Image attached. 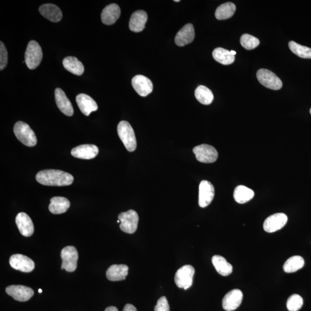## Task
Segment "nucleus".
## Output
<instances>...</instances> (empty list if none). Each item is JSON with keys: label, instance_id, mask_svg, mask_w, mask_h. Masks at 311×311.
Returning a JSON list of instances; mask_svg holds the SVG:
<instances>
[{"label": "nucleus", "instance_id": "nucleus-1", "mask_svg": "<svg viewBox=\"0 0 311 311\" xmlns=\"http://www.w3.org/2000/svg\"><path fill=\"white\" fill-rule=\"evenodd\" d=\"M36 179L44 186H65L72 184L74 178L71 174L63 171L45 170L37 174Z\"/></svg>", "mask_w": 311, "mask_h": 311}, {"label": "nucleus", "instance_id": "nucleus-2", "mask_svg": "<svg viewBox=\"0 0 311 311\" xmlns=\"http://www.w3.org/2000/svg\"><path fill=\"white\" fill-rule=\"evenodd\" d=\"M117 131L119 137L126 149L129 152H133L137 148V140L133 129L128 122L123 121L118 125Z\"/></svg>", "mask_w": 311, "mask_h": 311}, {"label": "nucleus", "instance_id": "nucleus-3", "mask_svg": "<svg viewBox=\"0 0 311 311\" xmlns=\"http://www.w3.org/2000/svg\"><path fill=\"white\" fill-rule=\"evenodd\" d=\"M13 132L17 138L24 145L33 147L37 145L36 135L30 126L25 122H16L14 126Z\"/></svg>", "mask_w": 311, "mask_h": 311}, {"label": "nucleus", "instance_id": "nucleus-4", "mask_svg": "<svg viewBox=\"0 0 311 311\" xmlns=\"http://www.w3.org/2000/svg\"><path fill=\"white\" fill-rule=\"evenodd\" d=\"M43 58V52L39 44L31 41L28 44L25 52V62L30 69H36L41 64Z\"/></svg>", "mask_w": 311, "mask_h": 311}, {"label": "nucleus", "instance_id": "nucleus-5", "mask_svg": "<svg viewBox=\"0 0 311 311\" xmlns=\"http://www.w3.org/2000/svg\"><path fill=\"white\" fill-rule=\"evenodd\" d=\"M118 220L121 221L120 227L122 231L132 234L137 230L139 217L134 210H129L128 212L120 213L118 216Z\"/></svg>", "mask_w": 311, "mask_h": 311}, {"label": "nucleus", "instance_id": "nucleus-6", "mask_svg": "<svg viewBox=\"0 0 311 311\" xmlns=\"http://www.w3.org/2000/svg\"><path fill=\"white\" fill-rule=\"evenodd\" d=\"M194 274L195 269L192 266H183L177 271L175 275V282L178 288L186 290L193 284Z\"/></svg>", "mask_w": 311, "mask_h": 311}, {"label": "nucleus", "instance_id": "nucleus-7", "mask_svg": "<svg viewBox=\"0 0 311 311\" xmlns=\"http://www.w3.org/2000/svg\"><path fill=\"white\" fill-rule=\"evenodd\" d=\"M257 78L262 86L268 89L279 90L282 87L281 79L268 69H260L257 73Z\"/></svg>", "mask_w": 311, "mask_h": 311}, {"label": "nucleus", "instance_id": "nucleus-8", "mask_svg": "<svg viewBox=\"0 0 311 311\" xmlns=\"http://www.w3.org/2000/svg\"><path fill=\"white\" fill-rule=\"evenodd\" d=\"M61 257L62 260L61 269L68 272L76 270L78 266L79 254L74 246L65 247L61 251Z\"/></svg>", "mask_w": 311, "mask_h": 311}, {"label": "nucleus", "instance_id": "nucleus-9", "mask_svg": "<svg viewBox=\"0 0 311 311\" xmlns=\"http://www.w3.org/2000/svg\"><path fill=\"white\" fill-rule=\"evenodd\" d=\"M193 152L197 160L201 163H212L218 158V152L213 146L202 144L195 146Z\"/></svg>", "mask_w": 311, "mask_h": 311}, {"label": "nucleus", "instance_id": "nucleus-10", "mask_svg": "<svg viewBox=\"0 0 311 311\" xmlns=\"http://www.w3.org/2000/svg\"><path fill=\"white\" fill-rule=\"evenodd\" d=\"M287 222L288 217L284 213H275L265 220L264 229L266 232L273 233L282 229Z\"/></svg>", "mask_w": 311, "mask_h": 311}, {"label": "nucleus", "instance_id": "nucleus-11", "mask_svg": "<svg viewBox=\"0 0 311 311\" xmlns=\"http://www.w3.org/2000/svg\"><path fill=\"white\" fill-rule=\"evenodd\" d=\"M215 188L208 180H202L199 186V205L201 208L207 207L215 197Z\"/></svg>", "mask_w": 311, "mask_h": 311}, {"label": "nucleus", "instance_id": "nucleus-12", "mask_svg": "<svg viewBox=\"0 0 311 311\" xmlns=\"http://www.w3.org/2000/svg\"><path fill=\"white\" fill-rule=\"evenodd\" d=\"M10 267L15 270L24 272L32 271L35 268V263L30 258L22 254H14L9 259Z\"/></svg>", "mask_w": 311, "mask_h": 311}, {"label": "nucleus", "instance_id": "nucleus-13", "mask_svg": "<svg viewBox=\"0 0 311 311\" xmlns=\"http://www.w3.org/2000/svg\"><path fill=\"white\" fill-rule=\"evenodd\" d=\"M6 293L18 302H27L34 295L33 290L23 285H10L6 288Z\"/></svg>", "mask_w": 311, "mask_h": 311}, {"label": "nucleus", "instance_id": "nucleus-14", "mask_svg": "<svg viewBox=\"0 0 311 311\" xmlns=\"http://www.w3.org/2000/svg\"><path fill=\"white\" fill-rule=\"evenodd\" d=\"M243 295L239 289H233L223 297L222 307L226 311L236 310L242 302Z\"/></svg>", "mask_w": 311, "mask_h": 311}, {"label": "nucleus", "instance_id": "nucleus-15", "mask_svg": "<svg viewBox=\"0 0 311 311\" xmlns=\"http://www.w3.org/2000/svg\"><path fill=\"white\" fill-rule=\"evenodd\" d=\"M132 86L136 92L142 97L148 96L153 90L151 80L142 75H137L132 80Z\"/></svg>", "mask_w": 311, "mask_h": 311}, {"label": "nucleus", "instance_id": "nucleus-16", "mask_svg": "<svg viewBox=\"0 0 311 311\" xmlns=\"http://www.w3.org/2000/svg\"><path fill=\"white\" fill-rule=\"evenodd\" d=\"M99 149L95 145L85 144L73 148L71 154L76 158L90 160L95 158L98 154Z\"/></svg>", "mask_w": 311, "mask_h": 311}, {"label": "nucleus", "instance_id": "nucleus-17", "mask_svg": "<svg viewBox=\"0 0 311 311\" xmlns=\"http://www.w3.org/2000/svg\"><path fill=\"white\" fill-rule=\"evenodd\" d=\"M16 223L22 235L26 237L33 235L34 232V223L26 213H19L16 218Z\"/></svg>", "mask_w": 311, "mask_h": 311}, {"label": "nucleus", "instance_id": "nucleus-18", "mask_svg": "<svg viewBox=\"0 0 311 311\" xmlns=\"http://www.w3.org/2000/svg\"><path fill=\"white\" fill-rule=\"evenodd\" d=\"M55 99L56 104L59 109L67 116L71 117L74 113V110L71 102L64 90L61 89H56L55 90Z\"/></svg>", "mask_w": 311, "mask_h": 311}, {"label": "nucleus", "instance_id": "nucleus-19", "mask_svg": "<svg viewBox=\"0 0 311 311\" xmlns=\"http://www.w3.org/2000/svg\"><path fill=\"white\" fill-rule=\"evenodd\" d=\"M195 31L193 24H187L177 34L175 43L178 46H184L193 41Z\"/></svg>", "mask_w": 311, "mask_h": 311}, {"label": "nucleus", "instance_id": "nucleus-20", "mask_svg": "<svg viewBox=\"0 0 311 311\" xmlns=\"http://www.w3.org/2000/svg\"><path fill=\"white\" fill-rule=\"evenodd\" d=\"M76 100L80 111L86 116H89L92 112L96 111L98 108L95 101L86 94H79L76 96Z\"/></svg>", "mask_w": 311, "mask_h": 311}, {"label": "nucleus", "instance_id": "nucleus-21", "mask_svg": "<svg viewBox=\"0 0 311 311\" xmlns=\"http://www.w3.org/2000/svg\"><path fill=\"white\" fill-rule=\"evenodd\" d=\"M121 15V9L116 3L105 7L101 14L102 22L106 25H112L119 19Z\"/></svg>", "mask_w": 311, "mask_h": 311}, {"label": "nucleus", "instance_id": "nucleus-22", "mask_svg": "<svg viewBox=\"0 0 311 311\" xmlns=\"http://www.w3.org/2000/svg\"><path fill=\"white\" fill-rule=\"evenodd\" d=\"M148 20L147 13L144 10H137L131 17L129 28L133 32H141L145 29V24Z\"/></svg>", "mask_w": 311, "mask_h": 311}, {"label": "nucleus", "instance_id": "nucleus-23", "mask_svg": "<svg viewBox=\"0 0 311 311\" xmlns=\"http://www.w3.org/2000/svg\"><path fill=\"white\" fill-rule=\"evenodd\" d=\"M129 267L125 265H113L107 269L106 277L111 281L124 280L128 275Z\"/></svg>", "mask_w": 311, "mask_h": 311}, {"label": "nucleus", "instance_id": "nucleus-24", "mask_svg": "<svg viewBox=\"0 0 311 311\" xmlns=\"http://www.w3.org/2000/svg\"><path fill=\"white\" fill-rule=\"evenodd\" d=\"M40 12L45 18L52 22H59L62 18V12L57 5L46 3L40 6Z\"/></svg>", "mask_w": 311, "mask_h": 311}, {"label": "nucleus", "instance_id": "nucleus-25", "mask_svg": "<svg viewBox=\"0 0 311 311\" xmlns=\"http://www.w3.org/2000/svg\"><path fill=\"white\" fill-rule=\"evenodd\" d=\"M70 202L67 198L62 197H55L50 200L48 209L54 215L62 214L68 211L70 207Z\"/></svg>", "mask_w": 311, "mask_h": 311}, {"label": "nucleus", "instance_id": "nucleus-26", "mask_svg": "<svg viewBox=\"0 0 311 311\" xmlns=\"http://www.w3.org/2000/svg\"><path fill=\"white\" fill-rule=\"evenodd\" d=\"M63 65L68 71L77 76H81L85 72L82 62L74 57H67L63 60Z\"/></svg>", "mask_w": 311, "mask_h": 311}, {"label": "nucleus", "instance_id": "nucleus-27", "mask_svg": "<svg viewBox=\"0 0 311 311\" xmlns=\"http://www.w3.org/2000/svg\"><path fill=\"white\" fill-rule=\"evenodd\" d=\"M212 262L216 270L220 275L228 276L232 273V266L224 258L220 256H215L212 257Z\"/></svg>", "mask_w": 311, "mask_h": 311}, {"label": "nucleus", "instance_id": "nucleus-28", "mask_svg": "<svg viewBox=\"0 0 311 311\" xmlns=\"http://www.w3.org/2000/svg\"><path fill=\"white\" fill-rule=\"evenodd\" d=\"M254 196V192L246 186H237L234 190L233 197L237 203L243 204L252 200Z\"/></svg>", "mask_w": 311, "mask_h": 311}, {"label": "nucleus", "instance_id": "nucleus-29", "mask_svg": "<svg viewBox=\"0 0 311 311\" xmlns=\"http://www.w3.org/2000/svg\"><path fill=\"white\" fill-rule=\"evenodd\" d=\"M212 54L215 60L222 65L232 64L235 60V55H233L230 51L222 47L215 48Z\"/></svg>", "mask_w": 311, "mask_h": 311}, {"label": "nucleus", "instance_id": "nucleus-30", "mask_svg": "<svg viewBox=\"0 0 311 311\" xmlns=\"http://www.w3.org/2000/svg\"><path fill=\"white\" fill-rule=\"evenodd\" d=\"M236 6L232 2H226L217 8L215 16L217 19L222 20L230 18L236 11Z\"/></svg>", "mask_w": 311, "mask_h": 311}, {"label": "nucleus", "instance_id": "nucleus-31", "mask_svg": "<svg viewBox=\"0 0 311 311\" xmlns=\"http://www.w3.org/2000/svg\"><path fill=\"white\" fill-rule=\"evenodd\" d=\"M195 96L199 102L202 104H211L214 99V96L211 89L204 86H200L195 90Z\"/></svg>", "mask_w": 311, "mask_h": 311}, {"label": "nucleus", "instance_id": "nucleus-32", "mask_svg": "<svg viewBox=\"0 0 311 311\" xmlns=\"http://www.w3.org/2000/svg\"><path fill=\"white\" fill-rule=\"evenodd\" d=\"M305 266V260L302 257L295 256L289 258L285 262L284 267V271L288 273L296 272L301 269Z\"/></svg>", "mask_w": 311, "mask_h": 311}, {"label": "nucleus", "instance_id": "nucleus-33", "mask_svg": "<svg viewBox=\"0 0 311 311\" xmlns=\"http://www.w3.org/2000/svg\"><path fill=\"white\" fill-rule=\"evenodd\" d=\"M289 47L293 53L299 57L306 59H311V48L297 44L295 41H291L289 43Z\"/></svg>", "mask_w": 311, "mask_h": 311}, {"label": "nucleus", "instance_id": "nucleus-34", "mask_svg": "<svg viewBox=\"0 0 311 311\" xmlns=\"http://www.w3.org/2000/svg\"><path fill=\"white\" fill-rule=\"evenodd\" d=\"M240 44L247 50H253L260 44V41L256 37L249 34H243L240 38Z\"/></svg>", "mask_w": 311, "mask_h": 311}, {"label": "nucleus", "instance_id": "nucleus-35", "mask_svg": "<svg viewBox=\"0 0 311 311\" xmlns=\"http://www.w3.org/2000/svg\"><path fill=\"white\" fill-rule=\"evenodd\" d=\"M303 305V299L299 295L294 294L290 296L286 307L289 311H298Z\"/></svg>", "mask_w": 311, "mask_h": 311}, {"label": "nucleus", "instance_id": "nucleus-36", "mask_svg": "<svg viewBox=\"0 0 311 311\" xmlns=\"http://www.w3.org/2000/svg\"><path fill=\"white\" fill-rule=\"evenodd\" d=\"M0 70L2 71L8 64V52L2 42H0Z\"/></svg>", "mask_w": 311, "mask_h": 311}, {"label": "nucleus", "instance_id": "nucleus-37", "mask_svg": "<svg viewBox=\"0 0 311 311\" xmlns=\"http://www.w3.org/2000/svg\"><path fill=\"white\" fill-rule=\"evenodd\" d=\"M155 311H170L169 302L165 296L161 297L155 307Z\"/></svg>", "mask_w": 311, "mask_h": 311}, {"label": "nucleus", "instance_id": "nucleus-38", "mask_svg": "<svg viewBox=\"0 0 311 311\" xmlns=\"http://www.w3.org/2000/svg\"><path fill=\"white\" fill-rule=\"evenodd\" d=\"M123 311H138L137 310V309H136L135 307L133 305H131V304H127V305L124 307Z\"/></svg>", "mask_w": 311, "mask_h": 311}, {"label": "nucleus", "instance_id": "nucleus-39", "mask_svg": "<svg viewBox=\"0 0 311 311\" xmlns=\"http://www.w3.org/2000/svg\"><path fill=\"white\" fill-rule=\"evenodd\" d=\"M104 311H118V310L117 308V307H115L114 306H110V307H107V308L106 310H105Z\"/></svg>", "mask_w": 311, "mask_h": 311}, {"label": "nucleus", "instance_id": "nucleus-40", "mask_svg": "<svg viewBox=\"0 0 311 311\" xmlns=\"http://www.w3.org/2000/svg\"><path fill=\"white\" fill-rule=\"evenodd\" d=\"M230 52H231V54L233 55H235L236 54V52L235 51L231 50V51H230Z\"/></svg>", "mask_w": 311, "mask_h": 311}, {"label": "nucleus", "instance_id": "nucleus-41", "mask_svg": "<svg viewBox=\"0 0 311 311\" xmlns=\"http://www.w3.org/2000/svg\"><path fill=\"white\" fill-rule=\"evenodd\" d=\"M38 292H39V293H42V292H43V291H42L41 289H40L39 291H38Z\"/></svg>", "mask_w": 311, "mask_h": 311}, {"label": "nucleus", "instance_id": "nucleus-42", "mask_svg": "<svg viewBox=\"0 0 311 311\" xmlns=\"http://www.w3.org/2000/svg\"><path fill=\"white\" fill-rule=\"evenodd\" d=\"M175 2H179V0H174Z\"/></svg>", "mask_w": 311, "mask_h": 311}, {"label": "nucleus", "instance_id": "nucleus-43", "mask_svg": "<svg viewBox=\"0 0 311 311\" xmlns=\"http://www.w3.org/2000/svg\"><path fill=\"white\" fill-rule=\"evenodd\" d=\"M310 111V114H311V108Z\"/></svg>", "mask_w": 311, "mask_h": 311}]
</instances>
